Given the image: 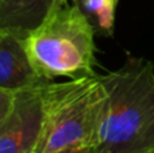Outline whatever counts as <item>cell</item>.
<instances>
[{
    "label": "cell",
    "mask_w": 154,
    "mask_h": 153,
    "mask_svg": "<svg viewBox=\"0 0 154 153\" xmlns=\"http://www.w3.org/2000/svg\"><path fill=\"white\" fill-rule=\"evenodd\" d=\"M106 105L91 153L154 151V65L127 54L116 70L100 75Z\"/></svg>",
    "instance_id": "obj_1"
},
{
    "label": "cell",
    "mask_w": 154,
    "mask_h": 153,
    "mask_svg": "<svg viewBox=\"0 0 154 153\" xmlns=\"http://www.w3.org/2000/svg\"><path fill=\"white\" fill-rule=\"evenodd\" d=\"M96 33L75 0L61 4L26 35L37 73L48 81L96 75Z\"/></svg>",
    "instance_id": "obj_2"
},
{
    "label": "cell",
    "mask_w": 154,
    "mask_h": 153,
    "mask_svg": "<svg viewBox=\"0 0 154 153\" xmlns=\"http://www.w3.org/2000/svg\"><path fill=\"white\" fill-rule=\"evenodd\" d=\"M100 75L45 87L43 127L34 153H56L76 145L92 148L106 105Z\"/></svg>",
    "instance_id": "obj_3"
},
{
    "label": "cell",
    "mask_w": 154,
    "mask_h": 153,
    "mask_svg": "<svg viewBox=\"0 0 154 153\" xmlns=\"http://www.w3.org/2000/svg\"><path fill=\"white\" fill-rule=\"evenodd\" d=\"M46 86L16 92L12 108L0 123V153L35 152L43 127Z\"/></svg>",
    "instance_id": "obj_4"
},
{
    "label": "cell",
    "mask_w": 154,
    "mask_h": 153,
    "mask_svg": "<svg viewBox=\"0 0 154 153\" xmlns=\"http://www.w3.org/2000/svg\"><path fill=\"white\" fill-rule=\"evenodd\" d=\"M26 35L15 30H0V88L14 94L53 83L37 73L27 53Z\"/></svg>",
    "instance_id": "obj_5"
},
{
    "label": "cell",
    "mask_w": 154,
    "mask_h": 153,
    "mask_svg": "<svg viewBox=\"0 0 154 153\" xmlns=\"http://www.w3.org/2000/svg\"><path fill=\"white\" fill-rule=\"evenodd\" d=\"M68 2L70 0H0V30L29 34L51 11Z\"/></svg>",
    "instance_id": "obj_6"
},
{
    "label": "cell",
    "mask_w": 154,
    "mask_h": 153,
    "mask_svg": "<svg viewBox=\"0 0 154 153\" xmlns=\"http://www.w3.org/2000/svg\"><path fill=\"white\" fill-rule=\"evenodd\" d=\"M96 35L112 37L118 0H75Z\"/></svg>",
    "instance_id": "obj_7"
},
{
    "label": "cell",
    "mask_w": 154,
    "mask_h": 153,
    "mask_svg": "<svg viewBox=\"0 0 154 153\" xmlns=\"http://www.w3.org/2000/svg\"><path fill=\"white\" fill-rule=\"evenodd\" d=\"M15 95L14 92L5 91V89L0 88V123L3 122V119L8 115V113L11 111L15 100Z\"/></svg>",
    "instance_id": "obj_8"
},
{
    "label": "cell",
    "mask_w": 154,
    "mask_h": 153,
    "mask_svg": "<svg viewBox=\"0 0 154 153\" xmlns=\"http://www.w3.org/2000/svg\"><path fill=\"white\" fill-rule=\"evenodd\" d=\"M56 153H91V146L87 145H76V146H70V148L62 149Z\"/></svg>",
    "instance_id": "obj_9"
},
{
    "label": "cell",
    "mask_w": 154,
    "mask_h": 153,
    "mask_svg": "<svg viewBox=\"0 0 154 153\" xmlns=\"http://www.w3.org/2000/svg\"><path fill=\"white\" fill-rule=\"evenodd\" d=\"M149 153H154V151H152V152H149Z\"/></svg>",
    "instance_id": "obj_10"
}]
</instances>
